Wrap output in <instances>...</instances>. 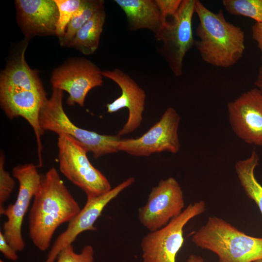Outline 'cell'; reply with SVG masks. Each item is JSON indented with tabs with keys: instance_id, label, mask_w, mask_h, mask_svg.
Listing matches in <instances>:
<instances>
[{
	"instance_id": "obj_10",
	"label": "cell",
	"mask_w": 262,
	"mask_h": 262,
	"mask_svg": "<svg viewBox=\"0 0 262 262\" xmlns=\"http://www.w3.org/2000/svg\"><path fill=\"white\" fill-rule=\"evenodd\" d=\"M102 71L92 61L74 58L53 70L50 82L52 88L68 93V105L77 104L83 107L88 92L102 85Z\"/></svg>"
},
{
	"instance_id": "obj_11",
	"label": "cell",
	"mask_w": 262,
	"mask_h": 262,
	"mask_svg": "<svg viewBox=\"0 0 262 262\" xmlns=\"http://www.w3.org/2000/svg\"><path fill=\"white\" fill-rule=\"evenodd\" d=\"M184 208L182 189L175 178L169 177L152 188L147 203L138 210V219L145 228L153 231L166 225Z\"/></svg>"
},
{
	"instance_id": "obj_13",
	"label": "cell",
	"mask_w": 262,
	"mask_h": 262,
	"mask_svg": "<svg viewBox=\"0 0 262 262\" xmlns=\"http://www.w3.org/2000/svg\"><path fill=\"white\" fill-rule=\"evenodd\" d=\"M235 134L248 144L262 146V93L257 88L242 93L227 104Z\"/></svg>"
},
{
	"instance_id": "obj_12",
	"label": "cell",
	"mask_w": 262,
	"mask_h": 262,
	"mask_svg": "<svg viewBox=\"0 0 262 262\" xmlns=\"http://www.w3.org/2000/svg\"><path fill=\"white\" fill-rule=\"evenodd\" d=\"M47 99V94L24 87L0 84V106L6 115L10 119L22 117L33 129L37 143L39 166L43 164L42 136L44 133L40 124V112Z\"/></svg>"
},
{
	"instance_id": "obj_23",
	"label": "cell",
	"mask_w": 262,
	"mask_h": 262,
	"mask_svg": "<svg viewBox=\"0 0 262 262\" xmlns=\"http://www.w3.org/2000/svg\"><path fill=\"white\" fill-rule=\"evenodd\" d=\"M94 249L91 245L85 246L80 253H77L71 244L60 252L56 262H94Z\"/></svg>"
},
{
	"instance_id": "obj_26",
	"label": "cell",
	"mask_w": 262,
	"mask_h": 262,
	"mask_svg": "<svg viewBox=\"0 0 262 262\" xmlns=\"http://www.w3.org/2000/svg\"><path fill=\"white\" fill-rule=\"evenodd\" d=\"M0 251L8 259L16 261L18 259L16 251L9 244L3 233L0 231Z\"/></svg>"
},
{
	"instance_id": "obj_4",
	"label": "cell",
	"mask_w": 262,
	"mask_h": 262,
	"mask_svg": "<svg viewBox=\"0 0 262 262\" xmlns=\"http://www.w3.org/2000/svg\"><path fill=\"white\" fill-rule=\"evenodd\" d=\"M63 91L52 88L51 95L42 106L40 112L42 129L61 134L67 135L76 140L95 159L116 153L121 137L104 135L81 128L75 125L66 114L63 106Z\"/></svg>"
},
{
	"instance_id": "obj_25",
	"label": "cell",
	"mask_w": 262,
	"mask_h": 262,
	"mask_svg": "<svg viewBox=\"0 0 262 262\" xmlns=\"http://www.w3.org/2000/svg\"><path fill=\"white\" fill-rule=\"evenodd\" d=\"M182 1V0H156L161 14L163 24L167 22L168 16L172 17L176 14Z\"/></svg>"
},
{
	"instance_id": "obj_31",
	"label": "cell",
	"mask_w": 262,
	"mask_h": 262,
	"mask_svg": "<svg viewBox=\"0 0 262 262\" xmlns=\"http://www.w3.org/2000/svg\"><path fill=\"white\" fill-rule=\"evenodd\" d=\"M0 262H4L3 261L0 260Z\"/></svg>"
},
{
	"instance_id": "obj_28",
	"label": "cell",
	"mask_w": 262,
	"mask_h": 262,
	"mask_svg": "<svg viewBox=\"0 0 262 262\" xmlns=\"http://www.w3.org/2000/svg\"><path fill=\"white\" fill-rule=\"evenodd\" d=\"M254 85L262 93V56L261 58V65L259 69L257 77L254 82Z\"/></svg>"
},
{
	"instance_id": "obj_2",
	"label": "cell",
	"mask_w": 262,
	"mask_h": 262,
	"mask_svg": "<svg viewBox=\"0 0 262 262\" xmlns=\"http://www.w3.org/2000/svg\"><path fill=\"white\" fill-rule=\"evenodd\" d=\"M195 11L199 23L196 28L198 39L195 46L202 60L219 67L229 68L243 57L245 35L241 28L225 18L221 9L214 13L196 0Z\"/></svg>"
},
{
	"instance_id": "obj_30",
	"label": "cell",
	"mask_w": 262,
	"mask_h": 262,
	"mask_svg": "<svg viewBox=\"0 0 262 262\" xmlns=\"http://www.w3.org/2000/svg\"><path fill=\"white\" fill-rule=\"evenodd\" d=\"M254 262H262V260H257L255 261Z\"/></svg>"
},
{
	"instance_id": "obj_3",
	"label": "cell",
	"mask_w": 262,
	"mask_h": 262,
	"mask_svg": "<svg viewBox=\"0 0 262 262\" xmlns=\"http://www.w3.org/2000/svg\"><path fill=\"white\" fill-rule=\"evenodd\" d=\"M197 246L216 254L218 262L262 260V238L246 234L223 219L210 216L192 235Z\"/></svg>"
},
{
	"instance_id": "obj_15",
	"label": "cell",
	"mask_w": 262,
	"mask_h": 262,
	"mask_svg": "<svg viewBox=\"0 0 262 262\" xmlns=\"http://www.w3.org/2000/svg\"><path fill=\"white\" fill-rule=\"evenodd\" d=\"M102 75L115 82L121 91L118 98L106 104L107 112L114 113L125 108L129 111L127 121L117 135L121 137L133 132L139 128L143 120L146 99L145 91L127 73L119 68L102 71Z\"/></svg>"
},
{
	"instance_id": "obj_18",
	"label": "cell",
	"mask_w": 262,
	"mask_h": 262,
	"mask_svg": "<svg viewBox=\"0 0 262 262\" xmlns=\"http://www.w3.org/2000/svg\"><path fill=\"white\" fill-rule=\"evenodd\" d=\"M105 18L103 8L77 32L67 47H73L85 55L93 54L98 48Z\"/></svg>"
},
{
	"instance_id": "obj_17",
	"label": "cell",
	"mask_w": 262,
	"mask_h": 262,
	"mask_svg": "<svg viewBox=\"0 0 262 262\" xmlns=\"http://www.w3.org/2000/svg\"><path fill=\"white\" fill-rule=\"evenodd\" d=\"M125 13L129 30L147 29L155 34L163 24L156 0H115Z\"/></svg>"
},
{
	"instance_id": "obj_27",
	"label": "cell",
	"mask_w": 262,
	"mask_h": 262,
	"mask_svg": "<svg viewBox=\"0 0 262 262\" xmlns=\"http://www.w3.org/2000/svg\"><path fill=\"white\" fill-rule=\"evenodd\" d=\"M252 38L256 42L257 46L262 53V21L255 22L251 27Z\"/></svg>"
},
{
	"instance_id": "obj_8",
	"label": "cell",
	"mask_w": 262,
	"mask_h": 262,
	"mask_svg": "<svg viewBox=\"0 0 262 262\" xmlns=\"http://www.w3.org/2000/svg\"><path fill=\"white\" fill-rule=\"evenodd\" d=\"M12 176L19 183L15 202L0 212L7 220L3 225V233L9 244L16 251H22L25 243L22 235L23 219L40 184L42 175L33 164H18L12 170Z\"/></svg>"
},
{
	"instance_id": "obj_29",
	"label": "cell",
	"mask_w": 262,
	"mask_h": 262,
	"mask_svg": "<svg viewBox=\"0 0 262 262\" xmlns=\"http://www.w3.org/2000/svg\"><path fill=\"white\" fill-rule=\"evenodd\" d=\"M186 262H205L203 259L200 256L195 254L190 255L187 259Z\"/></svg>"
},
{
	"instance_id": "obj_14",
	"label": "cell",
	"mask_w": 262,
	"mask_h": 262,
	"mask_svg": "<svg viewBox=\"0 0 262 262\" xmlns=\"http://www.w3.org/2000/svg\"><path fill=\"white\" fill-rule=\"evenodd\" d=\"M134 181V178H129L103 195L87 198L83 208L68 223L66 229L57 238L45 262H54L60 252L66 246L71 245L81 233L87 230H95V223L105 207Z\"/></svg>"
},
{
	"instance_id": "obj_7",
	"label": "cell",
	"mask_w": 262,
	"mask_h": 262,
	"mask_svg": "<svg viewBox=\"0 0 262 262\" xmlns=\"http://www.w3.org/2000/svg\"><path fill=\"white\" fill-rule=\"evenodd\" d=\"M206 210L204 201L191 203L164 227L149 231L141 243L143 262H176L183 242V229L193 218Z\"/></svg>"
},
{
	"instance_id": "obj_21",
	"label": "cell",
	"mask_w": 262,
	"mask_h": 262,
	"mask_svg": "<svg viewBox=\"0 0 262 262\" xmlns=\"http://www.w3.org/2000/svg\"><path fill=\"white\" fill-rule=\"evenodd\" d=\"M225 10L229 14L262 21V0H223Z\"/></svg>"
},
{
	"instance_id": "obj_6",
	"label": "cell",
	"mask_w": 262,
	"mask_h": 262,
	"mask_svg": "<svg viewBox=\"0 0 262 262\" xmlns=\"http://www.w3.org/2000/svg\"><path fill=\"white\" fill-rule=\"evenodd\" d=\"M195 2L196 0H182L171 21L163 24L155 34L158 53L176 77L182 75L184 58L195 46L192 19Z\"/></svg>"
},
{
	"instance_id": "obj_16",
	"label": "cell",
	"mask_w": 262,
	"mask_h": 262,
	"mask_svg": "<svg viewBox=\"0 0 262 262\" xmlns=\"http://www.w3.org/2000/svg\"><path fill=\"white\" fill-rule=\"evenodd\" d=\"M17 23L25 39L56 34L59 17L54 0H16Z\"/></svg>"
},
{
	"instance_id": "obj_1",
	"label": "cell",
	"mask_w": 262,
	"mask_h": 262,
	"mask_svg": "<svg viewBox=\"0 0 262 262\" xmlns=\"http://www.w3.org/2000/svg\"><path fill=\"white\" fill-rule=\"evenodd\" d=\"M80 210L58 171L50 168L42 175L30 211L29 234L33 245L41 251L47 250L59 226L69 223Z\"/></svg>"
},
{
	"instance_id": "obj_22",
	"label": "cell",
	"mask_w": 262,
	"mask_h": 262,
	"mask_svg": "<svg viewBox=\"0 0 262 262\" xmlns=\"http://www.w3.org/2000/svg\"><path fill=\"white\" fill-rule=\"evenodd\" d=\"M54 0L59 12L55 35L60 40L64 35L67 26L75 12L79 8L82 0Z\"/></svg>"
},
{
	"instance_id": "obj_5",
	"label": "cell",
	"mask_w": 262,
	"mask_h": 262,
	"mask_svg": "<svg viewBox=\"0 0 262 262\" xmlns=\"http://www.w3.org/2000/svg\"><path fill=\"white\" fill-rule=\"evenodd\" d=\"M57 147L60 171L85 193L87 198L99 196L112 189L107 178L92 164L87 156L88 152L76 140L61 134Z\"/></svg>"
},
{
	"instance_id": "obj_9",
	"label": "cell",
	"mask_w": 262,
	"mask_h": 262,
	"mask_svg": "<svg viewBox=\"0 0 262 262\" xmlns=\"http://www.w3.org/2000/svg\"><path fill=\"white\" fill-rule=\"evenodd\" d=\"M180 120L176 110L169 107L159 120L141 136L121 138L117 143V150L134 156L147 157L165 151L176 154L180 147L178 135Z\"/></svg>"
},
{
	"instance_id": "obj_19",
	"label": "cell",
	"mask_w": 262,
	"mask_h": 262,
	"mask_svg": "<svg viewBox=\"0 0 262 262\" xmlns=\"http://www.w3.org/2000/svg\"><path fill=\"white\" fill-rule=\"evenodd\" d=\"M259 157L255 149L246 159L237 161L235 170L240 183L248 198L258 206L262 215V186L255 176Z\"/></svg>"
},
{
	"instance_id": "obj_24",
	"label": "cell",
	"mask_w": 262,
	"mask_h": 262,
	"mask_svg": "<svg viewBox=\"0 0 262 262\" xmlns=\"http://www.w3.org/2000/svg\"><path fill=\"white\" fill-rule=\"evenodd\" d=\"M5 156L0 153V212L4 209V202L8 199L15 186V181L4 168Z\"/></svg>"
},
{
	"instance_id": "obj_20",
	"label": "cell",
	"mask_w": 262,
	"mask_h": 262,
	"mask_svg": "<svg viewBox=\"0 0 262 262\" xmlns=\"http://www.w3.org/2000/svg\"><path fill=\"white\" fill-rule=\"evenodd\" d=\"M103 0H82L79 8L68 23L65 33L59 40L62 46H67L77 32L97 12L104 8Z\"/></svg>"
}]
</instances>
